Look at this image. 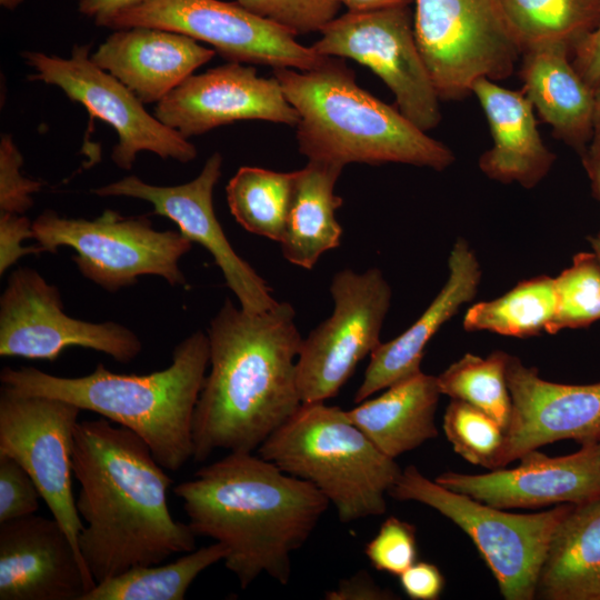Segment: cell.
Segmentation results:
<instances>
[{"mask_svg":"<svg viewBox=\"0 0 600 600\" xmlns=\"http://www.w3.org/2000/svg\"><path fill=\"white\" fill-rule=\"evenodd\" d=\"M72 468L79 550L97 583L196 549L197 536L169 510L172 479L133 431L102 417L79 421Z\"/></svg>","mask_w":600,"mask_h":600,"instance_id":"obj_1","label":"cell"},{"mask_svg":"<svg viewBox=\"0 0 600 600\" xmlns=\"http://www.w3.org/2000/svg\"><path fill=\"white\" fill-rule=\"evenodd\" d=\"M209 373L192 423L193 461L216 450L254 452L302 404L296 311L278 302L261 313L226 299L207 329Z\"/></svg>","mask_w":600,"mask_h":600,"instance_id":"obj_2","label":"cell"},{"mask_svg":"<svg viewBox=\"0 0 600 600\" xmlns=\"http://www.w3.org/2000/svg\"><path fill=\"white\" fill-rule=\"evenodd\" d=\"M197 537L223 544L224 567L247 589L266 573L287 586L292 554L330 504L313 484L253 452H229L173 488Z\"/></svg>","mask_w":600,"mask_h":600,"instance_id":"obj_3","label":"cell"},{"mask_svg":"<svg viewBox=\"0 0 600 600\" xmlns=\"http://www.w3.org/2000/svg\"><path fill=\"white\" fill-rule=\"evenodd\" d=\"M208 367V336L196 331L174 347L168 368L148 374L116 373L102 363L77 378L4 367L0 381L19 393L60 399L133 431L159 464L176 472L193 458V414Z\"/></svg>","mask_w":600,"mask_h":600,"instance_id":"obj_4","label":"cell"},{"mask_svg":"<svg viewBox=\"0 0 600 600\" xmlns=\"http://www.w3.org/2000/svg\"><path fill=\"white\" fill-rule=\"evenodd\" d=\"M297 110L298 149L308 160L336 163H403L442 171L456 160L450 148L429 137L399 109L367 92L342 58L318 68L272 69Z\"/></svg>","mask_w":600,"mask_h":600,"instance_id":"obj_5","label":"cell"},{"mask_svg":"<svg viewBox=\"0 0 600 600\" xmlns=\"http://www.w3.org/2000/svg\"><path fill=\"white\" fill-rule=\"evenodd\" d=\"M286 473L313 484L342 523L381 516L401 468L326 401L302 403L257 450Z\"/></svg>","mask_w":600,"mask_h":600,"instance_id":"obj_6","label":"cell"},{"mask_svg":"<svg viewBox=\"0 0 600 600\" xmlns=\"http://www.w3.org/2000/svg\"><path fill=\"white\" fill-rule=\"evenodd\" d=\"M388 496L426 504L454 522L477 547L507 600L536 597L550 540L572 504L532 514H516L449 490L417 467L401 471Z\"/></svg>","mask_w":600,"mask_h":600,"instance_id":"obj_7","label":"cell"},{"mask_svg":"<svg viewBox=\"0 0 600 600\" xmlns=\"http://www.w3.org/2000/svg\"><path fill=\"white\" fill-rule=\"evenodd\" d=\"M37 244L47 252L60 247L76 251L80 273L109 292L158 276L170 286H184L179 260L192 248L180 231H158L146 216L123 217L113 210L96 219L64 218L52 210L32 223Z\"/></svg>","mask_w":600,"mask_h":600,"instance_id":"obj_8","label":"cell"},{"mask_svg":"<svg viewBox=\"0 0 600 600\" xmlns=\"http://www.w3.org/2000/svg\"><path fill=\"white\" fill-rule=\"evenodd\" d=\"M413 31L440 100H460L479 78L510 77L521 51L497 0H413Z\"/></svg>","mask_w":600,"mask_h":600,"instance_id":"obj_9","label":"cell"},{"mask_svg":"<svg viewBox=\"0 0 600 600\" xmlns=\"http://www.w3.org/2000/svg\"><path fill=\"white\" fill-rule=\"evenodd\" d=\"M139 26L167 29L207 42L229 62L308 71L328 58L237 1L152 0L114 14L102 27L116 30Z\"/></svg>","mask_w":600,"mask_h":600,"instance_id":"obj_10","label":"cell"},{"mask_svg":"<svg viewBox=\"0 0 600 600\" xmlns=\"http://www.w3.org/2000/svg\"><path fill=\"white\" fill-rule=\"evenodd\" d=\"M330 293L331 316L301 342L297 379L302 403L337 396L358 363L381 343L391 288L378 268L361 273L351 269L337 272Z\"/></svg>","mask_w":600,"mask_h":600,"instance_id":"obj_11","label":"cell"},{"mask_svg":"<svg viewBox=\"0 0 600 600\" xmlns=\"http://www.w3.org/2000/svg\"><path fill=\"white\" fill-rule=\"evenodd\" d=\"M311 47L321 56L349 58L372 70L391 90L399 111L423 131L436 128L440 98L419 51L409 6L334 18Z\"/></svg>","mask_w":600,"mask_h":600,"instance_id":"obj_12","label":"cell"},{"mask_svg":"<svg viewBox=\"0 0 600 600\" xmlns=\"http://www.w3.org/2000/svg\"><path fill=\"white\" fill-rule=\"evenodd\" d=\"M89 52L90 46H74L69 58L40 51H23L21 56L33 69L29 80L58 87L92 118L114 129L118 143L111 159L120 169L130 170L141 151L182 163L196 159L194 144L150 114L127 86L91 60Z\"/></svg>","mask_w":600,"mask_h":600,"instance_id":"obj_13","label":"cell"},{"mask_svg":"<svg viewBox=\"0 0 600 600\" xmlns=\"http://www.w3.org/2000/svg\"><path fill=\"white\" fill-rule=\"evenodd\" d=\"M80 411L60 399L1 388L0 454L12 458L29 473L81 556L79 537L84 524L72 491L73 440Z\"/></svg>","mask_w":600,"mask_h":600,"instance_id":"obj_14","label":"cell"},{"mask_svg":"<svg viewBox=\"0 0 600 600\" xmlns=\"http://www.w3.org/2000/svg\"><path fill=\"white\" fill-rule=\"evenodd\" d=\"M70 347L100 351L120 363L142 350L139 337L123 324L66 314L59 289L37 270L12 271L0 298V356L54 361Z\"/></svg>","mask_w":600,"mask_h":600,"instance_id":"obj_15","label":"cell"},{"mask_svg":"<svg viewBox=\"0 0 600 600\" xmlns=\"http://www.w3.org/2000/svg\"><path fill=\"white\" fill-rule=\"evenodd\" d=\"M221 169L222 156L214 152L200 173L187 183L161 187L147 183L137 176H128L92 192L100 197H129L151 203L154 214L176 222L184 237L211 253L240 307L251 313H261L278 301L267 282L233 250L214 214L212 194Z\"/></svg>","mask_w":600,"mask_h":600,"instance_id":"obj_16","label":"cell"},{"mask_svg":"<svg viewBox=\"0 0 600 600\" xmlns=\"http://www.w3.org/2000/svg\"><path fill=\"white\" fill-rule=\"evenodd\" d=\"M153 114L186 139L236 121L299 122L279 81L239 62L191 74L156 104Z\"/></svg>","mask_w":600,"mask_h":600,"instance_id":"obj_17","label":"cell"},{"mask_svg":"<svg viewBox=\"0 0 600 600\" xmlns=\"http://www.w3.org/2000/svg\"><path fill=\"white\" fill-rule=\"evenodd\" d=\"M506 374L512 407L496 469L558 440L573 439L581 446L600 442V382L547 381L511 354Z\"/></svg>","mask_w":600,"mask_h":600,"instance_id":"obj_18","label":"cell"},{"mask_svg":"<svg viewBox=\"0 0 600 600\" xmlns=\"http://www.w3.org/2000/svg\"><path fill=\"white\" fill-rule=\"evenodd\" d=\"M518 460L513 469L499 468L483 474L447 471L434 481L499 509L581 504L600 499L599 443L561 457L531 450Z\"/></svg>","mask_w":600,"mask_h":600,"instance_id":"obj_19","label":"cell"},{"mask_svg":"<svg viewBox=\"0 0 600 600\" xmlns=\"http://www.w3.org/2000/svg\"><path fill=\"white\" fill-rule=\"evenodd\" d=\"M96 584L54 518L0 523V600H82Z\"/></svg>","mask_w":600,"mask_h":600,"instance_id":"obj_20","label":"cell"},{"mask_svg":"<svg viewBox=\"0 0 600 600\" xmlns=\"http://www.w3.org/2000/svg\"><path fill=\"white\" fill-rule=\"evenodd\" d=\"M214 54L189 36L139 26L113 30L90 58L144 104H157Z\"/></svg>","mask_w":600,"mask_h":600,"instance_id":"obj_21","label":"cell"},{"mask_svg":"<svg viewBox=\"0 0 600 600\" xmlns=\"http://www.w3.org/2000/svg\"><path fill=\"white\" fill-rule=\"evenodd\" d=\"M448 279L423 313L401 334L380 343L370 354L354 402L421 371L424 349L431 338L459 309L477 294L481 281L479 260L463 238H458L448 259Z\"/></svg>","mask_w":600,"mask_h":600,"instance_id":"obj_22","label":"cell"},{"mask_svg":"<svg viewBox=\"0 0 600 600\" xmlns=\"http://www.w3.org/2000/svg\"><path fill=\"white\" fill-rule=\"evenodd\" d=\"M471 93L483 110L493 141L479 158V169L501 183L536 187L557 157L540 136L532 103L522 91L503 88L488 78L477 79Z\"/></svg>","mask_w":600,"mask_h":600,"instance_id":"obj_23","label":"cell"},{"mask_svg":"<svg viewBox=\"0 0 600 600\" xmlns=\"http://www.w3.org/2000/svg\"><path fill=\"white\" fill-rule=\"evenodd\" d=\"M571 52L562 42L531 47L521 53L519 74L521 91L542 121L581 157L592 137L594 89L574 68Z\"/></svg>","mask_w":600,"mask_h":600,"instance_id":"obj_24","label":"cell"},{"mask_svg":"<svg viewBox=\"0 0 600 600\" xmlns=\"http://www.w3.org/2000/svg\"><path fill=\"white\" fill-rule=\"evenodd\" d=\"M440 394L437 377L420 371L346 414L382 453L396 459L438 436L434 417Z\"/></svg>","mask_w":600,"mask_h":600,"instance_id":"obj_25","label":"cell"},{"mask_svg":"<svg viewBox=\"0 0 600 600\" xmlns=\"http://www.w3.org/2000/svg\"><path fill=\"white\" fill-rule=\"evenodd\" d=\"M343 167L308 160L293 171L286 227L280 240L283 257L294 266L312 269L327 251L340 246L342 228L336 211L343 200L334 187Z\"/></svg>","mask_w":600,"mask_h":600,"instance_id":"obj_26","label":"cell"},{"mask_svg":"<svg viewBox=\"0 0 600 600\" xmlns=\"http://www.w3.org/2000/svg\"><path fill=\"white\" fill-rule=\"evenodd\" d=\"M549 600H600V499L572 504L558 524L539 573Z\"/></svg>","mask_w":600,"mask_h":600,"instance_id":"obj_27","label":"cell"},{"mask_svg":"<svg viewBox=\"0 0 600 600\" xmlns=\"http://www.w3.org/2000/svg\"><path fill=\"white\" fill-rule=\"evenodd\" d=\"M521 53L534 46L562 42L572 49L600 21V0H497Z\"/></svg>","mask_w":600,"mask_h":600,"instance_id":"obj_28","label":"cell"},{"mask_svg":"<svg viewBox=\"0 0 600 600\" xmlns=\"http://www.w3.org/2000/svg\"><path fill=\"white\" fill-rule=\"evenodd\" d=\"M226 556V547L214 541L170 563L134 567L98 582L82 600H183L197 577Z\"/></svg>","mask_w":600,"mask_h":600,"instance_id":"obj_29","label":"cell"},{"mask_svg":"<svg viewBox=\"0 0 600 600\" xmlns=\"http://www.w3.org/2000/svg\"><path fill=\"white\" fill-rule=\"evenodd\" d=\"M556 310L554 278L539 276L519 282L499 298L471 306L464 314L463 328L528 338L548 333Z\"/></svg>","mask_w":600,"mask_h":600,"instance_id":"obj_30","label":"cell"},{"mask_svg":"<svg viewBox=\"0 0 600 600\" xmlns=\"http://www.w3.org/2000/svg\"><path fill=\"white\" fill-rule=\"evenodd\" d=\"M292 181L293 171L241 167L226 186L230 212L247 231L280 242Z\"/></svg>","mask_w":600,"mask_h":600,"instance_id":"obj_31","label":"cell"},{"mask_svg":"<svg viewBox=\"0 0 600 600\" xmlns=\"http://www.w3.org/2000/svg\"><path fill=\"white\" fill-rule=\"evenodd\" d=\"M508 358L509 353L500 350L486 358L464 354L437 377L441 394L484 411L506 431L512 407L506 374Z\"/></svg>","mask_w":600,"mask_h":600,"instance_id":"obj_32","label":"cell"},{"mask_svg":"<svg viewBox=\"0 0 600 600\" xmlns=\"http://www.w3.org/2000/svg\"><path fill=\"white\" fill-rule=\"evenodd\" d=\"M557 310L548 333L587 328L600 320V261L594 252H580L554 278Z\"/></svg>","mask_w":600,"mask_h":600,"instance_id":"obj_33","label":"cell"},{"mask_svg":"<svg viewBox=\"0 0 600 600\" xmlns=\"http://www.w3.org/2000/svg\"><path fill=\"white\" fill-rule=\"evenodd\" d=\"M454 452L468 462L494 470L504 442V429L484 411L451 399L442 422Z\"/></svg>","mask_w":600,"mask_h":600,"instance_id":"obj_34","label":"cell"},{"mask_svg":"<svg viewBox=\"0 0 600 600\" xmlns=\"http://www.w3.org/2000/svg\"><path fill=\"white\" fill-rule=\"evenodd\" d=\"M247 10L284 28L290 33L320 32L337 18L340 0H236Z\"/></svg>","mask_w":600,"mask_h":600,"instance_id":"obj_35","label":"cell"},{"mask_svg":"<svg viewBox=\"0 0 600 600\" xmlns=\"http://www.w3.org/2000/svg\"><path fill=\"white\" fill-rule=\"evenodd\" d=\"M364 554L376 570L399 577L417 561L416 527L394 516L388 517L367 542Z\"/></svg>","mask_w":600,"mask_h":600,"instance_id":"obj_36","label":"cell"},{"mask_svg":"<svg viewBox=\"0 0 600 600\" xmlns=\"http://www.w3.org/2000/svg\"><path fill=\"white\" fill-rule=\"evenodd\" d=\"M23 157L13 138L4 133L0 140V212L24 214L33 206V194L42 182L23 176Z\"/></svg>","mask_w":600,"mask_h":600,"instance_id":"obj_37","label":"cell"},{"mask_svg":"<svg viewBox=\"0 0 600 600\" xmlns=\"http://www.w3.org/2000/svg\"><path fill=\"white\" fill-rule=\"evenodd\" d=\"M39 498L29 473L12 458L0 454V523L33 514Z\"/></svg>","mask_w":600,"mask_h":600,"instance_id":"obj_38","label":"cell"},{"mask_svg":"<svg viewBox=\"0 0 600 600\" xmlns=\"http://www.w3.org/2000/svg\"><path fill=\"white\" fill-rule=\"evenodd\" d=\"M30 221L24 214L0 212V274L2 276L19 259L27 254L43 252L38 246L27 247L26 239H34Z\"/></svg>","mask_w":600,"mask_h":600,"instance_id":"obj_39","label":"cell"},{"mask_svg":"<svg viewBox=\"0 0 600 600\" xmlns=\"http://www.w3.org/2000/svg\"><path fill=\"white\" fill-rule=\"evenodd\" d=\"M399 579L402 590L412 600H437L444 588L439 568L426 561H416Z\"/></svg>","mask_w":600,"mask_h":600,"instance_id":"obj_40","label":"cell"},{"mask_svg":"<svg viewBox=\"0 0 600 600\" xmlns=\"http://www.w3.org/2000/svg\"><path fill=\"white\" fill-rule=\"evenodd\" d=\"M328 600H389L394 593L378 586L366 570L341 579L336 589L324 593Z\"/></svg>","mask_w":600,"mask_h":600,"instance_id":"obj_41","label":"cell"},{"mask_svg":"<svg viewBox=\"0 0 600 600\" xmlns=\"http://www.w3.org/2000/svg\"><path fill=\"white\" fill-rule=\"evenodd\" d=\"M572 63L593 89L600 83V21L572 49Z\"/></svg>","mask_w":600,"mask_h":600,"instance_id":"obj_42","label":"cell"},{"mask_svg":"<svg viewBox=\"0 0 600 600\" xmlns=\"http://www.w3.org/2000/svg\"><path fill=\"white\" fill-rule=\"evenodd\" d=\"M149 1L152 0H80L78 11L102 27L114 14Z\"/></svg>","mask_w":600,"mask_h":600,"instance_id":"obj_43","label":"cell"},{"mask_svg":"<svg viewBox=\"0 0 600 600\" xmlns=\"http://www.w3.org/2000/svg\"><path fill=\"white\" fill-rule=\"evenodd\" d=\"M348 11L363 12L391 7L410 6L413 0H340Z\"/></svg>","mask_w":600,"mask_h":600,"instance_id":"obj_44","label":"cell"},{"mask_svg":"<svg viewBox=\"0 0 600 600\" xmlns=\"http://www.w3.org/2000/svg\"><path fill=\"white\" fill-rule=\"evenodd\" d=\"M594 159H600V83L594 88L592 137L586 152L581 156V161Z\"/></svg>","mask_w":600,"mask_h":600,"instance_id":"obj_45","label":"cell"},{"mask_svg":"<svg viewBox=\"0 0 600 600\" xmlns=\"http://www.w3.org/2000/svg\"><path fill=\"white\" fill-rule=\"evenodd\" d=\"M582 164L591 180L593 193L600 201V159L583 160Z\"/></svg>","mask_w":600,"mask_h":600,"instance_id":"obj_46","label":"cell"},{"mask_svg":"<svg viewBox=\"0 0 600 600\" xmlns=\"http://www.w3.org/2000/svg\"><path fill=\"white\" fill-rule=\"evenodd\" d=\"M588 240L590 242L592 252H594V254L598 257L600 261V236L598 234L594 237H589Z\"/></svg>","mask_w":600,"mask_h":600,"instance_id":"obj_47","label":"cell"},{"mask_svg":"<svg viewBox=\"0 0 600 600\" xmlns=\"http://www.w3.org/2000/svg\"><path fill=\"white\" fill-rule=\"evenodd\" d=\"M24 0H0V6L8 10H16Z\"/></svg>","mask_w":600,"mask_h":600,"instance_id":"obj_48","label":"cell"},{"mask_svg":"<svg viewBox=\"0 0 600 600\" xmlns=\"http://www.w3.org/2000/svg\"><path fill=\"white\" fill-rule=\"evenodd\" d=\"M599 447H600V442H599Z\"/></svg>","mask_w":600,"mask_h":600,"instance_id":"obj_49","label":"cell"}]
</instances>
